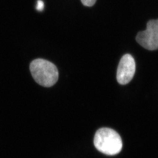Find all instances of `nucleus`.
Returning a JSON list of instances; mask_svg holds the SVG:
<instances>
[{
    "mask_svg": "<svg viewBox=\"0 0 158 158\" xmlns=\"http://www.w3.org/2000/svg\"><path fill=\"white\" fill-rule=\"evenodd\" d=\"M30 70L35 81L45 87L53 86L59 78L56 66L43 59H36L31 63Z\"/></svg>",
    "mask_w": 158,
    "mask_h": 158,
    "instance_id": "obj_2",
    "label": "nucleus"
},
{
    "mask_svg": "<svg viewBox=\"0 0 158 158\" xmlns=\"http://www.w3.org/2000/svg\"><path fill=\"white\" fill-rule=\"evenodd\" d=\"M137 42L149 51L158 49V19L150 20L147 29L139 32L136 38Z\"/></svg>",
    "mask_w": 158,
    "mask_h": 158,
    "instance_id": "obj_3",
    "label": "nucleus"
},
{
    "mask_svg": "<svg viewBox=\"0 0 158 158\" xmlns=\"http://www.w3.org/2000/svg\"><path fill=\"white\" fill-rule=\"evenodd\" d=\"M135 72V62L130 54L122 57L118 64L117 73V79L120 85L129 83Z\"/></svg>",
    "mask_w": 158,
    "mask_h": 158,
    "instance_id": "obj_4",
    "label": "nucleus"
},
{
    "mask_svg": "<svg viewBox=\"0 0 158 158\" xmlns=\"http://www.w3.org/2000/svg\"><path fill=\"white\" fill-rule=\"evenodd\" d=\"M94 144L98 151L107 155H117L123 148L121 136L115 131L108 128H102L96 132Z\"/></svg>",
    "mask_w": 158,
    "mask_h": 158,
    "instance_id": "obj_1",
    "label": "nucleus"
},
{
    "mask_svg": "<svg viewBox=\"0 0 158 158\" xmlns=\"http://www.w3.org/2000/svg\"><path fill=\"white\" fill-rule=\"evenodd\" d=\"M97 0H81L82 4L87 6H91L94 5Z\"/></svg>",
    "mask_w": 158,
    "mask_h": 158,
    "instance_id": "obj_5",
    "label": "nucleus"
},
{
    "mask_svg": "<svg viewBox=\"0 0 158 158\" xmlns=\"http://www.w3.org/2000/svg\"><path fill=\"white\" fill-rule=\"evenodd\" d=\"M44 2L42 1V0H38L37 1V4H36V8L38 11H42L44 8Z\"/></svg>",
    "mask_w": 158,
    "mask_h": 158,
    "instance_id": "obj_6",
    "label": "nucleus"
}]
</instances>
